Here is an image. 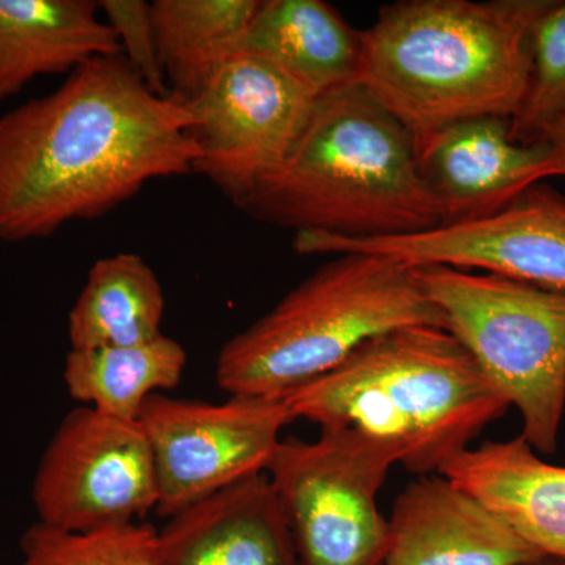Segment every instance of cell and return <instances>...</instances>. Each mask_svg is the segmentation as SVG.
<instances>
[{
    "mask_svg": "<svg viewBox=\"0 0 565 565\" xmlns=\"http://www.w3.org/2000/svg\"><path fill=\"white\" fill-rule=\"evenodd\" d=\"M553 0H401L362 31L364 88L416 148L456 122L512 118L533 65V32Z\"/></svg>",
    "mask_w": 565,
    "mask_h": 565,
    "instance_id": "7a4b0ae2",
    "label": "cell"
},
{
    "mask_svg": "<svg viewBox=\"0 0 565 565\" xmlns=\"http://www.w3.org/2000/svg\"><path fill=\"white\" fill-rule=\"evenodd\" d=\"M191 125L185 103L156 95L121 55L85 63L0 117V239H44L191 173Z\"/></svg>",
    "mask_w": 565,
    "mask_h": 565,
    "instance_id": "6da1fadb",
    "label": "cell"
},
{
    "mask_svg": "<svg viewBox=\"0 0 565 565\" xmlns=\"http://www.w3.org/2000/svg\"><path fill=\"white\" fill-rule=\"evenodd\" d=\"M159 539L166 565H300L266 473L170 516Z\"/></svg>",
    "mask_w": 565,
    "mask_h": 565,
    "instance_id": "5bb4252c",
    "label": "cell"
},
{
    "mask_svg": "<svg viewBox=\"0 0 565 565\" xmlns=\"http://www.w3.org/2000/svg\"><path fill=\"white\" fill-rule=\"evenodd\" d=\"M408 326L445 329L415 267L382 253H341L230 338L215 379L230 396L282 401L360 345Z\"/></svg>",
    "mask_w": 565,
    "mask_h": 565,
    "instance_id": "5b68a950",
    "label": "cell"
},
{
    "mask_svg": "<svg viewBox=\"0 0 565 565\" xmlns=\"http://www.w3.org/2000/svg\"><path fill=\"white\" fill-rule=\"evenodd\" d=\"M565 117V0H553L533 32V65L522 106L511 118L512 139L542 143Z\"/></svg>",
    "mask_w": 565,
    "mask_h": 565,
    "instance_id": "7402d4cb",
    "label": "cell"
},
{
    "mask_svg": "<svg viewBox=\"0 0 565 565\" xmlns=\"http://www.w3.org/2000/svg\"><path fill=\"white\" fill-rule=\"evenodd\" d=\"M541 557L441 475L419 476L394 501L385 565H523Z\"/></svg>",
    "mask_w": 565,
    "mask_h": 565,
    "instance_id": "4fadbf2b",
    "label": "cell"
},
{
    "mask_svg": "<svg viewBox=\"0 0 565 565\" xmlns=\"http://www.w3.org/2000/svg\"><path fill=\"white\" fill-rule=\"evenodd\" d=\"M99 11L92 0H0V102L36 77L120 55Z\"/></svg>",
    "mask_w": 565,
    "mask_h": 565,
    "instance_id": "2e32d148",
    "label": "cell"
},
{
    "mask_svg": "<svg viewBox=\"0 0 565 565\" xmlns=\"http://www.w3.org/2000/svg\"><path fill=\"white\" fill-rule=\"evenodd\" d=\"M166 297L158 275L137 253H118L93 264L71 308V349L121 348L162 334Z\"/></svg>",
    "mask_w": 565,
    "mask_h": 565,
    "instance_id": "ac0fdd59",
    "label": "cell"
},
{
    "mask_svg": "<svg viewBox=\"0 0 565 565\" xmlns=\"http://www.w3.org/2000/svg\"><path fill=\"white\" fill-rule=\"evenodd\" d=\"M18 565H166L159 531L148 523L68 531L33 523L20 539Z\"/></svg>",
    "mask_w": 565,
    "mask_h": 565,
    "instance_id": "44dd1931",
    "label": "cell"
},
{
    "mask_svg": "<svg viewBox=\"0 0 565 565\" xmlns=\"http://www.w3.org/2000/svg\"><path fill=\"white\" fill-rule=\"evenodd\" d=\"M544 141L548 156L541 170V181L550 177H565V117L550 129Z\"/></svg>",
    "mask_w": 565,
    "mask_h": 565,
    "instance_id": "cb8c5ba5",
    "label": "cell"
},
{
    "mask_svg": "<svg viewBox=\"0 0 565 565\" xmlns=\"http://www.w3.org/2000/svg\"><path fill=\"white\" fill-rule=\"evenodd\" d=\"M396 448L355 429L278 444L269 476L300 565H385L388 520L377 494Z\"/></svg>",
    "mask_w": 565,
    "mask_h": 565,
    "instance_id": "52a82bcc",
    "label": "cell"
},
{
    "mask_svg": "<svg viewBox=\"0 0 565 565\" xmlns=\"http://www.w3.org/2000/svg\"><path fill=\"white\" fill-rule=\"evenodd\" d=\"M523 565H565V561L555 559V557H541V559H535L533 563Z\"/></svg>",
    "mask_w": 565,
    "mask_h": 565,
    "instance_id": "d4e9b609",
    "label": "cell"
},
{
    "mask_svg": "<svg viewBox=\"0 0 565 565\" xmlns=\"http://www.w3.org/2000/svg\"><path fill=\"white\" fill-rule=\"evenodd\" d=\"M39 522L68 531L139 523L158 505V479L139 422L82 405L52 434L32 482Z\"/></svg>",
    "mask_w": 565,
    "mask_h": 565,
    "instance_id": "30bf717a",
    "label": "cell"
},
{
    "mask_svg": "<svg viewBox=\"0 0 565 565\" xmlns=\"http://www.w3.org/2000/svg\"><path fill=\"white\" fill-rule=\"evenodd\" d=\"M262 0H154L152 22L170 95L188 102L212 73L239 54Z\"/></svg>",
    "mask_w": 565,
    "mask_h": 565,
    "instance_id": "d6986e66",
    "label": "cell"
},
{
    "mask_svg": "<svg viewBox=\"0 0 565 565\" xmlns=\"http://www.w3.org/2000/svg\"><path fill=\"white\" fill-rule=\"evenodd\" d=\"M438 475L489 509L535 552L565 561V467L542 460L522 435L465 449Z\"/></svg>",
    "mask_w": 565,
    "mask_h": 565,
    "instance_id": "9a60e30c",
    "label": "cell"
},
{
    "mask_svg": "<svg viewBox=\"0 0 565 565\" xmlns=\"http://www.w3.org/2000/svg\"><path fill=\"white\" fill-rule=\"evenodd\" d=\"M292 247L300 255L382 253L411 266L484 270L565 291V196L537 182L503 210L476 221L379 239L299 233Z\"/></svg>",
    "mask_w": 565,
    "mask_h": 565,
    "instance_id": "8fae6325",
    "label": "cell"
},
{
    "mask_svg": "<svg viewBox=\"0 0 565 565\" xmlns=\"http://www.w3.org/2000/svg\"><path fill=\"white\" fill-rule=\"evenodd\" d=\"M103 18L117 35L120 55L156 95L169 96L159 58L151 3L145 0H102Z\"/></svg>",
    "mask_w": 565,
    "mask_h": 565,
    "instance_id": "603a6c76",
    "label": "cell"
},
{
    "mask_svg": "<svg viewBox=\"0 0 565 565\" xmlns=\"http://www.w3.org/2000/svg\"><path fill=\"white\" fill-rule=\"evenodd\" d=\"M418 151L419 169L440 207L441 226L476 221L503 210L541 182L548 147L512 139L511 118L456 122Z\"/></svg>",
    "mask_w": 565,
    "mask_h": 565,
    "instance_id": "7c38bea8",
    "label": "cell"
},
{
    "mask_svg": "<svg viewBox=\"0 0 565 565\" xmlns=\"http://www.w3.org/2000/svg\"><path fill=\"white\" fill-rule=\"evenodd\" d=\"M158 479V515L184 509L244 479L266 473L294 422L281 399L232 396L221 404L156 393L139 419Z\"/></svg>",
    "mask_w": 565,
    "mask_h": 565,
    "instance_id": "ba28073f",
    "label": "cell"
},
{
    "mask_svg": "<svg viewBox=\"0 0 565 565\" xmlns=\"http://www.w3.org/2000/svg\"><path fill=\"white\" fill-rule=\"evenodd\" d=\"M316 98L273 62L247 52L233 55L184 102L196 150L192 172L236 204L280 166Z\"/></svg>",
    "mask_w": 565,
    "mask_h": 565,
    "instance_id": "9c48e42d",
    "label": "cell"
},
{
    "mask_svg": "<svg viewBox=\"0 0 565 565\" xmlns=\"http://www.w3.org/2000/svg\"><path fill=\"white\" fill-rule=\"evenodd\" d=\"M188 353L173 338L121 348L71 349L63 381L74 401L122 422H137L148 397L177 388Z\"/></svg>",
    "mask_w": 565,
    "mask_h": 565,
    "instance_id": "ffe728a7",
    "label": "cell"
},
{
    "mask_svg": "<svg viewBox=\"0 0 565 565\" xmlns=\"http://www.w3.org/2000/svg\"><path fill=\"white\" fill-rule=\"evenodd\" d=\"M241 52L273 62L321 96L359 81L362 31L322 0H262Z\"/></svg>",
    "mask_w": 565,
    "mask_h": 565,
    "instance_id": "e0dca14e",
    "label": "cell"
},
{
    "mask_svg": "<svg viewBox=\"0 0 565 565\" xmlns=\"http://www.w3.org/2000/svg\"><path fill=\"white\" fill-rule=\"evenodd\" d=\"M292 418L388 441L411 473H438L511 407L441 327L379 334L330 373L286 396Z\"/></svg>",
    "mask_w": 565,
    "mask_h": 565,
    "instance_id": "277c9868",
    "label": "cell"
},
{
    "mask_svg": "<svg viewBox=\"0 0 565 565\" xmlns=\"http://www.w3.org/2000/svg\"><path fill=\"white\" fill-rule=\"evenodd\" d=\"M414 267L445 330L519 408L522 437L553 455L565 408V291L455 267Z\"/></svg>",
    "mask_w": 565,
    "mask_h": 565,
    "instance_id": "8992f818",
    "label": "cell"
},
{
    "mask_svg": "<svg viewBox=\"0 0 565 565\" xmlns=\"http://www.w3.org/2000/svg\"><path fill=\"white\" fill-rule=\"evenodd\" d=\"M234 206L296 234L343 239L441 226L414 137L356 84L318 96L280 166Z\"/></svg>",
    "mask_w": 565,
    "mask_h": 565,
    "instance_id": "3957f363",
    "label": "cell"
}]
</instances>
